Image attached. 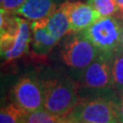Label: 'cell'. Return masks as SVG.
Masks as SVG:
<instances>
[{"label": "cell", "instance_id": "6da1fadb", "mask_svg": "<svg viewBox=\"0 0 123 123\" xmlns=\"http://www.w3.org/2000/svg\"><path fill=\"white\" fill-rule=\"evenodd\" d=\"M0 48L5 63L12 62L28 52L32 41L30 23L1 9Z\"/></svg>", "mask_w": 123, "mask_h": 123}, {"label": "cell", "instance_id": "7a4b0ae2", "mask_svg": "<svg viewBox=\"0 0 123 123\" xmlns=\"http://www.w3.org/2000/svg\"><path fill=\"white\" fill-rule=\"evenodd\" d=\"M65 119L71 123H121L119 102L116 94L80 99Z\"/></svg>", "mask_w": 123, "mask_h": 123}, {"label": "cell", "instance_id": "3957f363", "mask_svg": "<svg viewBox=\"0 0 123 123\" xmlns=\"http://www.w3.org/2000/svg\"><path fill=\"white\" fill-rule=\"evenodd\" d=\"M44 109L59 117H66L80 101L79 84L65 75L55 74L42 80Z\"/></svg>", "mask_w": 123, "mask_h": 123}, {"label": "cell", "instance_id": "277c9868", "mask_svg": "<svg viewBox=\"0 0 123 123\" xmlns=\"http://www.w3.org/2000/svg\"><path fill=\"white\" fill-rule=\"evenodd\" d=\"M123 24L112 16L100 18L97 22L81 31L103 57L113 59L121 49V33Z\"/></svg>", "mask_w": 123, "mask_h": 123}, {"label": "cell", "instance_id": "5b68a950", "mask_svg": "<svg viewBox=\"0 0 123 123\" xmlns=\"http://www.w3.org/2000/svg\"><path fill=\"white\" fill-rule=\"evenodd\" d=\"M111 64V59L99 54L95 60L80 74L78 83L79 88L97 91L98 95L116 92L113 88Z\"/></svg>", "mask_w": 123, "mask_h": 123}, {"label": "cell", "instance_id": "8992f818", "mask_svg": "<svg viewBox=\"0 0 123 123\" xmlns=\"http://www.w3.org/2000/svg\"><path fill=\"white\" fill-rule=\"evenodd\" d=\"M99 55L95 46L82 34L78 32L65 42L61 50L62 61L74 70L82 71Z\"/></svg>", "mask_w": 123, "mask_h": 123}, {"label": "cell", "instance_id": "52a82bcc", "mask_svg": "<svg viewBox=\"0 0 123 123\" xmlns=\"http://www.w3.org/2000/svg\"><path fill=\"white\" fill-rule=\"evenodd\" d=\"M15 102L26 113L44 109V88L42 81L32 76H25L14 86Z\"/></svg>", "mask_w": 123, "mask_h": 123}, {"label": "cell", "instance_id": "ba28073f", "mask_svg": "<svg viewBox=\"0 0 123 123\" xmlns=\"http://www.w3.org/2000/svg\"><path fill=\"white\" fill-rule=\"evenodd\" d=\"M68 15L72 33L85 30L102 18L89 4L79 1L68 2Z\"/></svg>", "mask_w": 123, "mask_h": 123}, {"label": "cell", "instance_id": "9c48e42d", "mask_svg": "<svg viewBox=\"0 0 123 123\" xmlns=\"http://www.w3.org/2000/svg\"><path fill=\"white\" fill-rule=\"evenodd\" d=\"M33 53L37 57H46L59 40L54 37L47 26L46 19L30 23Z\"/></svg>", "mask_w": 123, "mask_h": 123}, {"label": "cell", "instance_id": "30bf717a", "mask_svg": "<svg viewBox=\"0 0 123 123\" xmlns=\"http://www.w3.org/2000/svg\"><path fill=\"white\" fill-rule=\"evenodd\" d=\"M57 8L55 0H26L14 15L33 22L49 18Z\"/></svg>", "mask_w": 123, "mask_h": 123}, {"label": "cell", "instance_id": "8fae6325", "mask_svg": "<svg viewBox=\"0 0 123 123\" xmlns=\"http://www.w3.org/2000/svg\"><path fill=\"white\" fill-rule=\"evenodd\" d=\"M45 19L49 30L58 40L61 39L64 36L72 33L68 15V2L63 3L49 18Z\"/></svg>", "mask_w": 123, "mask_h": 123}, {"label": "cell", "instance_id": "7c38bea8", "mask_svg": "<svg viewBox=\"0 0 123 123\" xmlns=\"http://www.w3.org/2000/svg\"><path fill=\"white\" fill-rule=\"evenodd\" d=\"M27 113L14 102L1 109L0 123H25Z\"/></svg>", "mask_w": 123, "mask_h": 123}, {"label": "cell", "instance_id": "4fadbf2b", "mask_svg": "<svg viewBox=\"0 0 123 123\" xmlns=\"http://www.w3.org/2000/svg\"><path fill=\"white\" fill-rule=\"evenodd\" d=\"M112 78L113 88L117 95H123V49H119L112 59Z\"/></svg>", "mask_w": 123, "mask_h": 123}, {"label": "cell", "instance_id": "5bb4252c", "mask_svg": "<svg viewBox=\"0 0 123 123\" xmlns=\"http://www.w3.org/2000/svg\"><path fill=\"white\" fill-rule=\"evenodd\" d=\"M25 123H68L64 117H59L50 113L45 109L28 113Z\"/></svg>", "mask_w": 123, "mask_h": 123}, {"label": "cell", "instance_id": "9a60e30c", "mask_svg": "<svg viewBox=\"0 0 123 123\" xmlns=\"http://www.w3.org/2000/svg\"><path fill=\"white\" fill-rule=\"evenodd\" d=\"M88 4L100 14L102 18L113 16L119 10L116 0H88Z\"/></svg>", "mask_w": 123, "mask_h": 123}, {"label": "cell", "instance_id": "2e32d148", "mask_svg": "<svg viewBox=\"0 0 123 123\" xmlns=\"http://www.w3.org/2000/svg\"><path fill=\"white\" fill-rule=\"evenodd\" d=\"M26 0H3L1 2V8L14 14Z\"/></svg>", "mask_w": 123, "mask_h": 123}, {"label": "cell", "instance_id": "e0dca14e", "mask_svg": "<svg viewBox=\"0 0 123 123\" xmlns=\"http://www.w3.org/2000/svg\"><path fill=\"white\" fill-rule=\"evenodd\" d=\"M119 113H120V121L123 123V95L119 99Z\"/></svg>", "mask_w": 123, "mask_h": 123}, {"label": "cell", "instance_id": "ac0fdd59", "mask_svg": "<svg viewBox=\"0 0 123 123\" xmlns=\"http://www.w3.org/2000/svg\"><path fill=\"white\" fill-rule=\"evenodd\" d=\"M118 6H119V10H120V12L123 13V0H116Z\"/></svg>", "mask_w": 123, "mask_h": 123}, {"label": "cell", "instance_id": "d6986e66", "mask_svg": "<svg viewBox=\"0 0 123 123\" xmlns=\"http://www.w3.org/2000/svg\"><path fill=\"white\" fill-rule=\"evenodd\" d=\"M121 48L123 49V27H122V33H121Z\"/></svg>", "mask_w": 123, "mask_h": 123}, {"label": "cell", "instance_id": "ffe728a7", "mask_svg": "<svg viewBox=\"0 0 123 123\" xmlns=\"http://www.w3.org/2000/svg\"><path fill=\"white\" fill-rule=\"evenodd\" d=\"M2 1H3V0H0V2H2Z\"/></svg>", "mask_w": 123, "mask_h": 123}, {"label": "cell", "instance_id": "44dd1931", "mask_svg": "<svg viewBox=\"0 0 123 123\" xmlns=\"http://www.w3.org/2000/svg\"><path fill=\"white\" fill-rule=\"evenodd\" d=\"M68 123H71V122H68Z\"/></svg>", "mask_w": 123, "mask_h": 123}]
</instances>
